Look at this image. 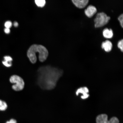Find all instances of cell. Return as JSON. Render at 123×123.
I'll return each instance as SVG.
<instances>
[{
    "mask_svg": "<svg viewBox=\"0 0 123 123\" xmlns=\"http://www.w3.org/2000/svg\"><path fill=\"white\" fill-rule=\"evenodd\" d=\"M63 74L62 70L56 68L49 66L41 67L37 71L38 85L43 90H53Z\"/></svg>",
    "mask_w": 123,
    "mask_h": 123,
    "instance_id": "1",
    "label": "cell"
},
{
    "mask_svg": "<svg viewBox=\"0 0 123 123\" xmlns=\"http://www.w3.org/2000/svg\"><path fill=\"white\" fill-rule=\"evenodd\" d=\"M39 53V58L41 62H44L47 59L48 55V52L47 49L42 45L34 44L32 45L28 51L27 56L32 63L35 64L37 61L35 54Z\"/></svg>",
    "mask_w": 123,
    "mask_h": 123,
    "instance_id": "2",
    "label": "cell"
},
{
    "mask_svg": "<svg viewBox=\"0 0 123 123\" xmlns=\"http://www.w3.org/2000/svg\"><path fill=\"white\" fill-rule=\"evenodd\" d=\"M10 81L11 83L13 84L12 88L15 91H21L24 88L25 83L24 80L18 75H12L10 78Z\"/></svg>",
    "mask_w": 123,
    "mask_h": 123,
    "instance_id": "3",
    "label": "cell"
},
{
    "mask_svg": "<svg viewBox=\"0 0 123 123\" xmlns=\"http://www.w3.org/2000/svg\"><path fill=\"white\" fill-rule=\"evenodd\" d=\"M110 19V17L104 12L98 13L94 20L95 27L99 28L104 26L108 24Z\"/></svg>",
    "mask_w": 123,
    "mask_h": 123,
    "instance_id": "4",
    "label": "cell"
},
{
    "mask_svg": "<svg viewBox=\"0 0 123 123\" xmlns=\"http://www.w3.org/2000/svg\"><path fill=\"white\" fill-rule=\"evenodd\" d=\"M96 123H119V119L116 117H114L108 120V117L106 114H101L97 117Z\"/></svg>",
    "mask_w": 123,
    "mask_h": 123,
    "instance_id": "5",
    "label": "cell"
},
{
    "mask_svg": "<svg viewBox=\"0 0 123 123\" xmlns=\"http://www.w3.org/2000/svg\"><path fill=\"white\" fill-rule=\"evenodd\" d=\"M96 7L93 5H90L88 6L84 11V13L86 16L89 18H91L97 12Z\"/></svg>",
    "mask_w": 123,
    "mask_h": 123,
    "instance_id": "6",
    "label": "cell"
},
{
    "mask_svg": "<svg viewBox=\"0 0 123 123\" xmlns=\"http://www.w3.org/2000/svg\"><path fill=\"white\" fill-rule=\"evenodd\" d=\"M89 90L88 88L86 87H80L77 90L76 92V95L78 96L80 93L82 94L83 95L81 98L83 99H85L89 97V95L88 94Z\"/></svg>",
    "mask_w": 123,
    "mask_h": 123,
    "instance_id": "7",
    "label": "cell"
},
{
    "mask_svg": "<svg viewBox=\"0 0 123 123\" xmlns=\"http://www.w3.org/2000/svg\"><path fill=\"white\" fill-rule=\"evenodd\" d=\"M72 2L77 7L79 8H83L88 4V0H72Z\"/></svg>",
    "mask_w": 123,
    "mask_h": 123,
    "instance_id": "8",
    "label": "cell"
},
{
    "mask_svg": "<svg viewBox=\"0 0 123 123\" xmlns=\"http://www.w3.org/2000/svg\"><path fill=\"white\" fill-rule=\"evenodd\" d=\"M101 48L107 52L111 51L113 47L112 43L109 40H106L103 42L101 45Z\"/></svg>",
    "mask_w": 123,
    "mask_h": 123,
    "instance_id": "9",
    "label": "cell"
},
{
    "mask_svg": "<svg viewBox=\"0 0 123 123\" xmlns=\"http://www.w3.org/2000/svg\"><path fill=\"white\" fill-rule=\"evenodd\" d=\"M103 34L104 37L106 38H111L113 37V33L111 29L105 28L103 31Z\"/></svg>",
    "mask_w": 123,
    "mask_h": 123,
    "instance_id": "10",
    "label": "cell"
},
{
    "mask_svg": "<svg viewBox=\"0 0 123 123\" xmlns=\"http://www.w3.org/2000/svg\"><path fill=\"white\" fill-rule=\"evenodd\" d=\"M4 60L2 61V64L5 67L9 68L12 65V61L13 60L12 58L9 56H6L4 57Z\"/></svg>",
    "mask_w": 123,
    "mask_h": 123,
    "instance_id": "11",
    "label": "cell"
},
{
    "mask_svg": "<svg viewBox=\"0 0 123 123\" xmlns=\"http://www.w3.org/2000/svg\"><path fill=\"white\" fill-rule=\"evenodd\" d=\"M7 107V105L5 101L0 99V111H5L6 110Z\"/></svg>",
    "mask_w": 123,
    "mask_h": 123,
    "instance_id": "12",
    "label": "cell"
},
{
    "mask_svg": "<svg viewBox=\"0 0 123 123\" xmlns=\"http://www.w3.org/2000/svg\"><path fill=\"white\" fill-rule=\"evenodd\" d=\"M35 3L38 7H43L46 4L45 0H35Z\"/></svg>",
    "mask_w": 123,
    "mask_h": 123,
    "instance_id": "13",
    "label": "cell"
},
{
    "mask_svg": "<svg viewBox=\"0 0 123 123\" xmlns=\"http://www.w3.org/2000/svg\"><path fill=\"white\" fill-rule=\"evenodd\" d=\"M117 47L121 51H123V39L118 41L117 44Z\"/></svg>",
    "mask_w": 123,
    "mask_h": 123,
    "instance_id": "14",
    "label": "cell"
},
{
    "mask_svg": "<svg viewBox=\"0 0 123 123\" xmlns=\"http://www.w3.org/2000/svg\"><path fill=\"white\" fill-rule=\"evenodd\" d=\"M119 22L120 24L121 27H123V14L119 15L118 18Z\"/></svg>",
    "mask_w": 123,
    "mask_h": 123,
    "instance_id": "15",
    "label": "cell"
},
{
    "mask_svg": "<svg viewBox=\"0 0 123 123\" xmlns=\"http://www.w3.org/2000/svg\"><path fill=\"white\" fill-rule=\"evenodd\" d=\"M12 23L10 21H7L5 24V26L6 28L10 29L12 26Z\"/></svg>",
    "mask_w": 123,
    "mask_h": 123,
    "instance_id": "16",
    "label": "cell"
},
{
    "mask_svg": "<svg viewBox=\"0 0 123 123\" xmlns=\"http://www.w3.org/2000/svg\"><path fill=\"white\" fill-rule=\"evenodd\" d=\"M6 123H17V122L16 120L13 119H12L10 120V121H7Z\"/></svg>",
    "mask_w": 123,
    "mask_h": 123,
    "instance_id": "17",
    "label": "cell"
},
{
    "mask_svg": "<svg viewBox=\"0 0 123 123\" xmlns=\"http://www.w3.org/2000/svg\"><path fill=\"white\" fill-rule=\"evenodd\" d=\"M4 32L6 33L9 34L10 33V29L7 28H6L4 29Z\"/></svg>",
    "mask_w": 123,
    "mask_h": 123,
    "instance_id": "18",
    "label": "cell"
},
{
    "mask_svg": "<svg viewBox=\"0 0 123 123\" xmlns=\"http://www.w3.org/2000/svg\"><path fill=\"white\" fill-rule=\"evenodd\" d=\"M13 25L15 27H17L18 26V23L16 22V21H15V22L14 23Z\"/></svg>",
    "mask_w": 123,
    "mask_h": 123,
    "instance_id": "19",
    "label": "cell"
}]
</instances>
